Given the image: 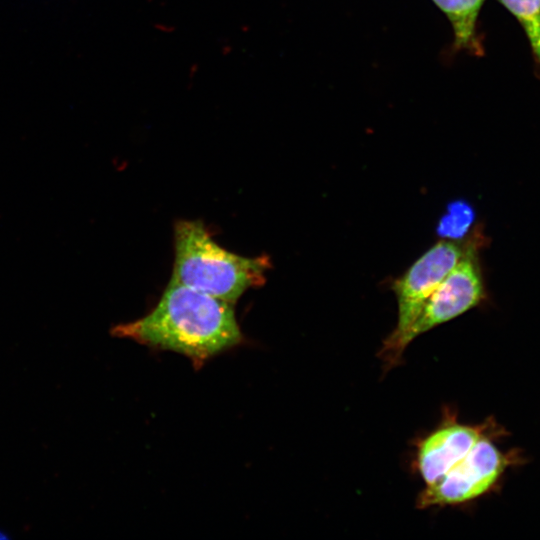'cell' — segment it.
Returning a JSON list of instances; mask_svg holds the SVG:
<instances>
[{"instance_id":"6da1fadb","label":"cell","mask_w":540,"mask_h":540,"mask_svg":"<svg viewBox=\"0 0 540 540\" xmlns=\"http://www.w3.org/2000/svg\"><path fill=\"white\" fill-rule=\"evenodd\" d=\"M111 333L180 353L197 368L243 341L233 303L173 281L148 314L116 325Z\"/></svg>"},{"instance_id":"7a4b0ae2","label":"cell","mask_w":540,"mask_h":540,"mask_svg":"<svg viewBox=\"0 0 540 540\" xmlns=\"http://www.w3.org/2000/svg\"><path fill=\"white\" fill-rule=\"evenodd\" d=\"M425 484L418 508L459 504L485 493L505 467L504 456L479 429L445 421L417 445Z\"/></svg>"},{"instance_id":"3957f363","label":"cell","mask_w":540,"mask_h":540,"mask_svg":"<svg viewBox=\"0 0 540 540\" xmlns=\"http://www.w3.org/2000/svg\"><path fill=\"white\" fill-rule=\"evenodd\" d=\"M270 267L266 255L246 257L222 248L199 220L175 224L170 281L234 303L248 289L262 286Z\"/></svg>"},{"instance_id":"277c9868","label":"cell","mask_w":540,"mask_h":540,"mask_svg":"<svg viewBox=\"0 0 540 540\" xmlns=\"http://www.w3.org/2000/svg\"><path fill=\"white\" fill-rule=\"evenodd\" d=\"M466 249L454 241L441 240L423 253L393 283L398 304L397 323L379 350L385 370L400 363L403 339L419 315L423 305L446 275L458 263Z\"/></svg>"},{"instance_id":"5b68a950","label":"cell","mask_w":540,"mask_h":540,"mask_svg":"<svg viewBox=\"0 0 540 540\" xmlns=\"http://www.w3.org/2000/svg\"><path fill=\"white\" fill-rule=\"evenodd\" d=\"M480 268L471 247L442 280L423 305L403 339V347L437 325L450 321L475 307L483 298Z\"/></svg>"},{"instance_id":"8992f818","label":"cell","mask_w":540,"mask_h":540,"mask_svg":"<svg viewBox=\"0 0 540 540\" xmlns=\"http://www.w3.org/2000/svg\"><path fill=\"white\" fill-rule=\"evenodd\" d=\"M447 16L453 28L455 46L480 51L476 24L485 0H432Z\"/></svg>"},{"instance_id":"52a82bcc","label":"cell","mask_w":540,"mask_h":540,"mask_svg":"<svg viewBox=\"0 0 540 540\" xmlns=\"http://www.w3.org/2000/svg\"><path fill=\"white\" fill-rule=\"evenodd\" d=\"M519 22L540 75V0H498Z\"/></svg>"},{"instance_id":"ba28073f","label":"cell","mask_w":540,"mask_h":540,"mask_svg":"<svg viewBox=\"0 0 540 540\" xmlns=\"http://www.w3.org/2000/svg\"><path fill=\"white\" fill-rule=\"evenodd\" d=\"M473 220L474 211L468 203L464 201L452 203L439 222L438 232L442 236L460 238L466 234Z\"/></svg>"}]
</instances>
